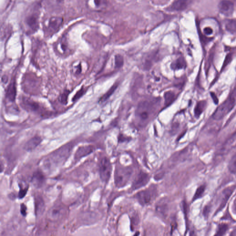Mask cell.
<instances>
[{
	"mask_svg": "<svg viewBox=\"0 0 236 236\" xmlns=\"http://www.w3.org/2000/svg\"><path fill=\"white\" fill-rule=\"evenodd\" d=\"M161 98H151L144 100L138 104L135 116L140 126H145L150 119L155 116L160 105Z\"/></svg>",
	"mask_w": 236,
	"mask_h": 236,
	"instance_id": "6da1fadb",
	"label": "cell"
},
{
	"mask_svg": "<svg viewBox=\"0 0 236 236\" xmlns=\"http://www.w3.org/2000/svg\"><path fill=\"white\" fill-rule=\"evenodd\" d=\"M72 148L71 145L67 144L54 151L44 161V166L51 169L62 164L70 155Z\"/></svg>",
	"mask_w": 236,
	"mask_h": 236,
	"instance_id": "7a4b0ae2",
	"label": "cell"
},
{
	"mask_svg": "<svg viewBox=\"0 0 236 236\" xmlns=\"http://www.w3.org/2000/svg\"><path fill=\"white\" fill-rule=\"evenodd\" d=\"M133 170L130 167L117 166L115 172V183L119 188L126 185L132 176Z\"/></svg>",
	"mask_w": 236,
	"mask_h": 236,
	"instance_id": "3957f363",
	"label": "cell"
},
{
	"mask_svg": "<svg viewBox=\"0 0 236 236\" xmlns=\"http://www.w3.org/2000/svg\"><path fill=\"white\" fill-rule=\"evenodd\" d=\"M236 103V98L233 95L229 96L214 111L212 115L213 119L215 120H220L224 118L233 109Z\"/></svg>",
	"mask_w": 236,
	"mask_h": 236,
	"instance_id": "277c9868",
	"label": "cell"
},
{
	"mask_svg": "<svg viewBox=\"0 0 236 236\" xmlns=\"http://www.w3.org/2000/svg\"><path fill=\"white\" fill-rule=\"evenodd\" d=\"M156 195V189L153 187L138 192L135 195V198L142 206H146L153 201Z\"/></svg>",
	"mask_w": 236,
	"mask_h": 236,
	"instance_id": "5b68a950",
	"label": "cell"
},
{
	"mask_svg": "<svg viewBox=\"0 0 236 236\" xmlns=\"http://www.w3.org/2000/svg\"><path fill=\"white\" fill-rule=\"evenodd\" d=\"M99 175L100 179L103 182L107 183L110 178L112 167L109 158L103 157L99 163Z\"/></svg>",
	"mask_w": 236,
	"mask_h": 236,
	"instance_id": "8992f818",
	"label": "cell"
},
{
	"mask_svg": "<svg viewBox=\"0 0 236 236\" xmlns=\"http://www.w3.org/2000/svg\"><path fill=\"white\" fill-rule=\"evenodd\" d=\"M150 178L149 174L143 171H141L135 177L131 186V189L133 190H137L143 187L149 182Z\"/></svg>",
	"mask_w": 236,
	"mask_h": 236,
	"instance_id": "52a82bcc",
	"label": "cell"
},
{
	"mask_svg": "<svg viewBox=\"0 0 236 236\" xmlns=\"http://www.w3.org/2000/svg\"><path fill=\"white\" fill-rule=\"evenodd\" d=\"M63 23V19L60 17H54L49 20L46 28L47 34L52 36L60 30Z\"/></svg>",
	"mask_w": 236,
	"mask_h": 236,
	"instance_id": "ba28073f",
	"label": "cell"
},
{
	"mask_svg": "<svg viewBox=\"0 0 236 236\" xmlns=\"http://www.w3.org/2000/svg\"><path fill=\"white\" fill-rule=\"evenodd\" d=\"M37 11H38L29 13L25 19L26 25L33 32L37 31L39 27V13Z\"/></svg>",
	"mask_w": 236,
	"mask_h": 236,
	"instance_id": "9c48e42d",
	"label": "cell"
},
{
	"mask_svg": "<svg viewBox=\"0 0 236 236\" xmlns=\"http://www.w3.org/2000/svg\"><path fill=\"white\" fill-rule=\"evenodd\" d=\"M236 188V185H231L226 188L223 190L222 193V196L221 197V202H220L219 207L217 209L215 214L221 211L225 207L229 198H230L231 196L233 193V191L235 190Z\"/></svg>",
	"mask_w": 236,
	"mask_h": 236,
	"instance_id": "30bf717a",
	"label": "cell"
},
{
	"mask_svg": "<svg viewBox=\"0 0 236 236\" xmlns=\"http://www.w3.org/2000/svg\"><path fill=\"white\" fill-rule=\"evenodd\" d=\"M218 7L220 12L227 16L233 14L234 8L233 3L229 0H222L219 3Z\"/></svg>",
	"mask_w": 236,
	"mask_h": 236,
	"instance_id": "8fae6325",
	"label": "cell"
},
{
	"mask_svg": "<svg viewBox=\"0 0 236 236\" xmlns=\"http://www.w3.org/2000/svg\"><path fill=\"white\" fill-rule=\"evenodd\" d=\"M46 181V178L41 171L37 170L33 173L31 179V182L36 188H42Z\"/></svg>",
	"mask_w": 236,
	"mask_h": 236,
	"instance_id": "7c38bea8",
	"label": "cell"
},
{
	"mask_svg": "<svg viewBox=\"0 0 236 236\" xmlns=\"http://www.w3.org/2000/svg\"><path fill=\"white\" fill-rule=\"evenodd\" d=\"M94 147L91 145L82 146V147L78 148L75 154V160H80L83 157L90 155L94 151Z\"/></svg>",
	"mask_w": 236,
	"mask_h": 236,
	"instance_id": "4fadbf2b",
	"label": "cell"
},
{
	"mask_svg": "<svg viewBox=\"0 0 236 236\" xmlns=\"http://www.w3.org/2000/svg\"><path fill=\"white\" fill-rule=\"evenodd\" d=\"M64 208L62 206H53L48 213V217L50 220L56 221L62 217L63 214Z\"/></svg>",
	"mask_w": 236,
	"mask_h": 236,
	"instance_id": "5bb4252c",
	"label": "cell"
},
{
	"mask_svg": "<svg viewBox=\"0 0 236 236\" xmlns=\"http://www.w3.org/2000/svg\"><path fill=\"white\" fill-rule=\"evenodd\" d=\"M42 141V138L40 136L34 137L25 143L24 149L27 152H31L41 143Z\"/></svg>",
	"mask_w": 236,
	"mask_h": 236,
	"instance_id": "9a60e30c",
	"label": "cell"
},
{
	"mask_svg": "<svg viewBox=\"0 0 236 236\" xmlns=\"http://www.w3.org/2000/svg\"><path fill=\"white\" fill-rule=\"evenodd\" d=\"M188 6V0H176L169 7V10L172 11H182Z\"/></svg>",
	"mask_w": 236,
	"mask_h": 236,
	"instance_id": "2e32d148",
	"label": "cell"
},
{
	"mask_svg": "<svg viewBox=\"0 0 236 236\" xmlns=\"http://www.w3.org/2000/svg\"><path fill=\"white\" fill-rule=\"evenodd\" d=\"M35 202V214L39 216L43 214L45 210V203L44 199L41 196H36L34 199Z\"/></svg>",
	"mask_w": 236,
	"mask_h": 236,
	"instance_id": "e0dca14e",
	"label": "cell"
},
{
	"mask_svg": "<svg viewBox=\"0 0 236 236\" xmlns=\"http://www.w3.org/2000/svg\"><path fill=\"white\" fill-rule=\"evenodd\" d=\"M16 96V87L14 79L11 82L8 86L6 93V97L11 102H14Z\"/></svg>",
	"mask_w": 236,
	"mask_h": 236,
	"instance_id": "ac0fdd59",
	"label": "cell"
},
{
	"mask_svg": "<svg viewBox=\"0 0 236 236\" xmlns=\"http://www.w3.org/2000/svg\"><path fill=\"white\" fill-rule=\"evenodd\" d=\"M186 67V63L183 57L178 58L175 61L172 63L171 68L174 70L185 68Z\"/></svg>",
	"mask_w": 236,
	"mask_h": 236,
	"instance_id": "d6986e66",
	"label": "cell"
},
{
	"mask_svg": "<svg viewBox=\"0 0 236 236\" xmlns=\"http://www.w3.org/2000/svg\"><path fill=\"white\" fill-rule=\"evenodd\" d=\"M206 101H204V100L199 101L196 103V105L195 107L194 110L195 116L197 118H199L206 109Z\"/></svg>",
	"mask_w": 236,
	"mask_h": 236,
	"instance_id": "ffe728a7",
	"label": "cell"
},
{
	"mask_svg": "<svg viewBox=\"0 0 236 236\" xmlns=\"http://www.w3.org/2000/svg\"><path fill=\"white\" fill-rule=\"evenodd\" d=\"M23 104L24 108L29 111H33V112L37 111L40 108L38 103L26 98L24 100Z\"/></svg>",
	"mask_w": 236,
	"mask_h": 236,
	"instance_id": "44dd1931",
	"label": "cell"
},
{
	"mask_svg": "<svg viewBox=\"0 0 236 236\" xmlns=\"http://www.w3.org/2000/svg\"><path fill=\"white\" fill-rule=\"evenodd\" d=\"M164 104L166 107L169 106L175 100L176 94L173 91H166L164 94Z\"/></svg>",
	"mask_w": 236,
	"mask_h": 236,
	"instance_id": "7402d4cb",
	"label": "cell"
},
{
	"mask_svg": "<svg viewBox=\"0 0 236 236\" xmlns=\"http://www.w3.org/2000/svg\"><path fill=\"white\" fill-rule=\"evenodd\" d=\"M236 144V132L234 133L230 138L228 139L224 144L223 148V151H228L231 149Z\"/></svg>",
	"mask_w": 236,
	"mask_h": 236,
	"instance_id": "603a6c76",
	"label": "cell"
},
{
	"mask_svg": "<svg viewBox=\"0 0 236 236\" xmlns=\"http://www.w3.org/2000/svg\"><path fill=\"white\" fill-rule=\"evenodd\" d=\"M118 86V84L117 83H115V84H114V85H113V86L110 88V89H109V90H108V91H107L104 95H103V96L101 97V98H100V99L99 101V103H103V102H105L106 100H108V99L110 97L111 95L114 93L115 90L117 88Z\"/></svg>",
	"mask_w": 236,
	"mask_h": 236,
	"instance_id": "cb8c5ba5",
	"label": "cell"
},
{
	"mask_svg": "<svg viewBox=\"0 0 236 236\" xmlns=\"http://www.w3.org/2000/svg\"><path fill=\"white\" fill-rule=\"evenodd\" d=\"M229 229V225L226 223H221L218 225V229L215 235H224Z\"/></svg>",
	"mask_w": 236,
	"mask_h": 236,
	"instance_id": "d4e9b609",
	"label": "cell"
},
{
	"mask_svg": "<svg viewBox=\"0 0 236 236\" xmlns=\"http://www.w3.org/2000/svg\"><path fill=\"white\" fill-rule=\"evenodd\" d=\"M226 28L228 31L232 33H236V20L230 19L226 23Z\"/></svg>",
	"mask_w": 236,
	"mask_h": 236,
	"instance_id": "484cf974",
	"label": "cell"
},
{
	"mask_svg": "<svg viewBox=\"0 0 236 236\" xmlns=\"http://www.w3.org/2000/svg\"><path fill=\"white\" fill-rule=\"evenodd\" d=\"M228 168L229 171L232 174H236V153L231 157L229 161Z\"/></svg>",
	"mask_w": 236,
	"mask_h": 236,
	"instance_id": "4316f807",
	"label": "cell"
},
{
	"mask_svg": "<svg viewBox=\"0 0 236 236\" xmlns=\"http://www.w3.org/2000/svg\"><path fill=\"white\" fill-rule=\"evenodd\" d=\"M19 190L18 193V198L19 199H21L24 197V196L27 194L29 186L28 185H24L23 183H19Z\"/></svg>",
	"mask_w": 236,
	"mask_h": 236,
	"instance_id": "83f0119b",
	"label": "cell"
},
{
	"mask_svg": "<svg viewBox=\"0 0 236 236\" xmlns=\"http://www.w3.org/2000/svg\"><path fill=\"white\" fill-rule=\"evenodd\" d=\"M205 190H206L205 185H201L198 187L196 190L195 193L193 197V201H194L202 197Z\"/></svg>",
	"mask_w": 236,
	"mask_h": 236,
	"instance_id": "f1b7e54d",
	"label": "cell"
},
{
	"mask_svg": "<svg viewBox=\"0 0 236 236\" xmlns=\"http://www.w3.org/2000/svg\"><path fill=\"white\" fill-rule=\"evenodd\" d=\"M124 65L123 57L120 54L115 56V67L116 68H120Z\"/></svg>",
	"mask_w": 236,
	"mask_h": 236,
	"instance_id": "f546056e",
	"label": "cell"
},
{
	"mask_svg": "<svg viewBox=\"0 0 236 236\" xmlns=\"http://www.w3.org/2000/svg\"><path fill=\"white\" fill-rule=\"evenodd\" d=\"M138 216L137 215H134L131 217V228H132L133 227L135 226V227L137 226L138 222H139V219H138Z\"/></svg>",
	"mask_w": 236,
	"mask_h": 236,
	"instance_id": "4dcf8cb0",
	"label": "cell"
},
{
	"mask_svg": "<svg viewBox=\"0 0 236 236\" xmlns=\"http://www.w3.org/2000/svg\"><path fill=\"white\" fill-rule=\"evenodd\" d=\"M84 92V89H83V88H82L81 89H79V90H78V91L77 92L76 94H75V95L74 96V97H73L72 101H76L77 99H78V98H80V97H81V96H82L83 95Z\"/></svg>",
	"mask_w": 236,
	"mask_h": 236,
	"instance_id": "1f68e13d",
	"label": "cell"
},
{
	"mask_svg": "<svg viewBox=\"0 0 236 236\" xmlns=\"http://www.w3.org/2000/svg\"><path fill=\"white\" fill-rule=\"evenodd\" d=\"M68 94L69 93H68L67 91L64 92V93L62 94V96L60 97V101H61V102H62V103L65 104H67V100Z\"/></svg>",
	"mask_w": 236,
	"mask_h": 236,
	"instance_id": "d6a6232c",
	"label": "cell"
},
{
	"mask_svg": "<svg viewBox=\"0 0 236 236\" xmlns=\"http://www.w3.org/2000/svg\"><path fill=\"white\" fill-rule=\"evenodd\" d=\"M20 213L23 216H25L27 215V207L24 203H22L20 205Z\"/></svg>",
	"mask_w": 236,
	"mask_h": 236,
	"instance_id": "836d02e7",
	"label": "cell"
},
{
	"mask_svg": "<svg viewBox=\"0 0 236 236\" xmlns=\"http://www.w3.org/2000/svg\"><path fill=\"white\" fill-rule=\"evenodd\" d=\"M231 60H232V56L231 54H228V56H226V59L225 60V62H224V63H223V66H222V69L224 68L225 67L228 63L231 62Z\"/></svg>",
	"mask_w": 236,
	"mask_h": 236,
	"instance_id": "e575fe53",
	"label": "cell"
},
{
	"mask_svg": "<svg viewBox=\"0 0 236 236\" xmlns=\"http://www.w3.org/2000/svg\"><path fill=\"white\" fill-rule=\"evenodd\" d=\"M203 32L205 35H210L213 33V30L211 27H206L203 29Z\"/></svg>",
	"mask_w": 236,
	"mask_h": 236,
	"instance_id": "d590c367",
	"label": "cell"
},
{
	"mask_svg": "<svg viewBox=\"0 0 236 236\" xmlns=\"http://www.w3.org/2000/svg\"><path fill=\"white\" fill-rule=\"evenodd\" d=\"M210 96L212 97V100H213L214 103L215 104H216V105L218 104V103H219V99H218V97H217L216 94L214 92H210Z\"/></svg>",
	"mask_w": 236,
	"mask_h": 236,
	"instance_id": "8d00e7d4",
	"label": "cell"
},
{
	"mask_svg": "<svg viewBox=\"0 0 236 236\" xmlns=\"http://www.w3.org/2000/svg\"><path fill=\"white\" fill-rule=\"evenodd\" d=\"M94 3L97 7H99L102 3V0H94Z\"/></svg>",
	"mask_w": 236,
	"mask_h": 236,
	"instance_id": "74e56055",
	"label": "cell"
},
{
	"mask_svg": "<svg viewBox=\"0 0 236 236\" xmlns=\"http://www.w3.org/2000/svg\"><path fill=\"white\" fill-rule=\"evenodd\" d=\"M127 139L126 137H124L123 136H122L121 135L120 136V137L119 138V140L120 142L126 141Z\"/></svg>",
	"mask_w": 236,
	"mask_h": 236,
	"instance_id": "f35d334b",
	"label": "cell"
},
{
	"mask_svg": "<svg viewBox=\"0 0 236 236\" xmlns=\"http://www.w3.org/2000/svg\"><path fill=\"white\" fill-rule=\"evenodd\" d=\"M8 197L11 200H14L16 197L15 195L13 193H11L9 195H8Z\"/></svg>",
	"mask_w": 236,
	"mask_h": 236,
	"instance_id": "ab89813d",
	"label": "cell"
},
{
	"mask_svg": "<svg viewBox=\"0 0 236 236\" xmlns=\"http://www.w3.org/2000/svg\"><path fill=\"white\" fill-rule=\"evenodd\" d=\"M233 206L234 211L236 213V198L235 200L234 201L233 205Z\"/></svg>",
	"mask_w": 236,
	"mask_h": 236,
	"instance_id": "60d3db41",
	"label": "cell"
},
{
	"mask_svg": "<svg viewBox=\"0 0 236 236\" xmlns=\"http://www.w3.org/2000/svg\"><path fill=\"white\" fill-rule=\"evenodd\" d=\"M230 235L236 236V228L232 232Z\"/></svg>",
	"mask_w": 236,
	"mask_h": 236,
	"instance_id": "b9f144b4",
	"label": "cell"
}]
</instances>
